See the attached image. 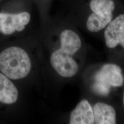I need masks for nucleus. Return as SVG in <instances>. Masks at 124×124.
I'll return each mask as SVG.
<instances>
[{
	"label": "nucleus",
	"mask_w": 124,
	"mask_h": 124,
	"mask_svg": "<svg viewBox=\"0 0 124 124\" xmlns=\"http://www.w3.org/2000/svg\"><path fill=\"white\" fill-rule=\"evenodd\" d=\"M31 18V12L27 9L0 10V32L9 35L22 32L30 23Z\"/></svg>",
	"instance_id": "5"
},
{
	"label": "nucleus",
	"mask_w": 124,
	"mask_h": 124,
	"mask_svg": "<svg viewBox=\"0 0 124 124\" xmlns=\"http://www.w3.org/2000/svg\"><path fill=\"white\" fill-rule=\"evenodd\" d=\"M123 103H124V95H123Z\"/></svg>",
	"instance_id": "11"
},
{
	"label": "nucleus",
	"mask_w": 124,
	"mask_h": 124,
	"mask_svg": "<svg viewBox=\"0 0 124 124\" xmlns=\"http://www.w3.org/2000/svg\"><path fill=\"white\" fill-rule=\"evenodd\" d=\"M124 83V76L121 68L114 63H106L95 73L92 89L97 95L107 96L111 89L120 87Z\"/></svg>",
	"instance_id": "4"
},
{
	"label": "nucleus",
	"mask_w": 124,
	"mask_h": 124,
	"mask_svg": "<svg viewBox=\"0 0 124 124\" xmlns=\"http://www.w3.org/2000/svg\"><path fill=\"white\" fill-rule=\"evenodd\" d=\"M70 124H93L94 115L93 106L90 102L83 99L71 111L70 116Z\"/></svg>",
	"instance_id": "7"
},
{
	"label": "nucleus",
	"mask_w": 124,
	"mask_h": 124,
	"mask_svg": "<svg viewBox=\"0 0 124 124\" xmlns=\"http://www.w3.org/2000/svg\"><path fill=\"white\" fill-rule=\"evenodd\" d=\"M40 2V4L41 5H44L45 7H46V6L47 5V4L49 3V2L51 1V0H38Z\"/></svg>",
	"instance_id": "10"
},
{
	"label": "nucleus",
	"mask_w": 124,
	"mask_h": 124,
	"mask_svg": "<svg viewBox=\"0 0 124 124\" xmlns=\"http://www.w3.org/2000/svg\"><path fill=\"white\" fill-rule=\"evenodd\" d=\"M82 22L91 33L104 30L115 16L116 0H77Z\"/></svg>",
	"instance_id": "2"
},
{
	"label": "nucleus",
	"mask_w": 124,
	"mask_h": 124,
	"mask_svg": "<svg viewBox=\"0 0 124 124\" xmlns=\"http://www.w3.org/2000/svg\"><path fill=\"white\" fill-rule=\"evenodd\" d=\"M103 31L106 47L114 49L120 46L124 48V13L115 16Z\"/></svg>",
	"instance_id": "6"
},
{
	"label": "nucleus",
	"mask_w": 124,
	"mask_h": 124,
	"mask_svg": "<svg viewBox=\"0 0 124 124\" xmlns=\"http://www.w3.org/2000/svg\"><path fill=\"white\" fill-rule=\"evenodd\" d=\"M74 1H76V0H74Z\"/></svg>",
	"instance_id": "13"
},
{
	"label": "nucleus",
	"mask_w": 124,
	"mask_h": 124,
	"mask_svg": "<svg viewBox=\"0 0 124 124\" xmlns=\"http://www.w3.org/2000/svg\"><path fill=\"white\" fill-rule=\"evenodd\" d=\"M3 1V0H0V3H1V2H2V1Z\"/></svg>",
	"instance_id": "12"
},
{
	"label": "nucleus",
	"mask_w": 124,
	"mask_h": 124,
	"mask_svg": "<svg viewBox=\"0 0 124 124\" xmlns=\"http://www.w3.org/2000/svg\"><path fill=\"white\" fill-rule=\"evenodd\" d=\"M18 97V90L9 78L0 73V102L5 104H13Z\"/></svg>",
	"instance_id": "9"
},
{
	"label": "nucleus",
	"mask_w": 124,
	"mask_h": 124,
	"mask_svg": "<svg viewBox=\"0 0 124 124\" xmlns=\"http://www.w3.org/2000/svg\"><path fill=\"white\" fill-rule=\"evenodd\" d=\"M94 124H115L117 115L114 108L105 102H97L93 106Z\"/></svg>",
	"instance_id": "8"
},
{
	"label": "nucleus",
	"mask_w": 124,
	"mask_h": 124,
	"mask_svg": "<svg viewBox=\"0 0 124 124\" xmlns=\"http://www.w3.org/2000/svg\"><path fill=\"white\" fill-rule=\"evenodd\" d=\"M60 33V46L51 54L50 63L60 77L71 78L79 70L76 56L82 49V41L77 32L71 28L63 29Z\"/></svg>",
	"instance_id": "1"
},
{
	"label": "nucleus",
	"mask_w": 124,
	"mask_h": 124,
	"mask_svg": "<svg viewBox=\"0 0 124 124\" xmlns=\"http://www.w3.org/2000/svg\"><path fill=\"white\" fill-rule=\"evenodd\" d=\"M32 63L28 54L18 46H11L0 53V71L10 79L18 80L29 75Z\"/></svg>",
	"instance_id": "3"
}]
</instances>
